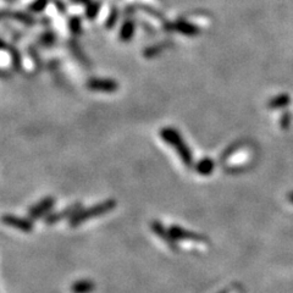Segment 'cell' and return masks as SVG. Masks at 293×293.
Returning a JSON list of instances; mask_svg holds the SVG:
<instances>
[{"label":"cell","mask_w":293,"mask_h":293,"mask_svg":"<svg viewBox=\"0 0 293 293\" xmlns=\"http://www.w3.org/2000/svg\"><path fill=\"white\" fill-rule=\"evenodd\" d=\"M116 205L117 202L115 201V199H107V201L94 204L93 207H90L88 209H81L79 213L75 214L70 219V226L77 227L80 226L81 224L86 223V221L103 216V215L110 213L111 210H114V209L116 208Z\"/></svg>","instance_id":"6da1fadb"},{"label":"cell","mask_w":293,"mask_h":293,"mask_svg":"<svg viewBox=\"0 0 293 293\" xmlns=\"http://www.w3.org/2000/svg\"><path fill=\"white\" fill-rule=\"evenodd\" d=\"M160 137L163 138V141L169 143V144L179 153L180 159L187 167L192 166L193 164L192 153L189 151L188 145H187L185 141H183L182 137H181L179 131L173 129V127H164V129L160 131Z\"/></svg>","instance_id":"7a4b0ae2"},{"label":"cell","mask_w":293,"mask_h":293,"mask_svg":"<svg viewBox=\"0 0 293 293\" xmlns=\"http://www.w3.org/2000/svg\"><path fill=\"white\" fill-rule=\"evenodd\" d=\"M164 30L166 32H179L183 36H188V37H194L199 34V29L194 25L188 22V21L185 20H177L174 21V22H164Z\"/></svg>","instance_id":"3957f363"},{"label":"cell","mask_w":293,"mask_h":293,"mask_svg":"<svg viewBox=\"0 0 293 293\" xmlns=\"http://www.w3.org/2000/svg\"><path fill=\"white\" fill-rule=\"evenodd\" d=\"M87 88L92 92L101 93H114L118 89V83L111 79H98V77H92L87 81Z\"/></svg>","instance_id":"277c9868"},{"label":"cell","mask_w":293,"mask_h":293,"mask_svg":"<svg viewBox=\"0 0 293 293\" xmlns=\"http://www.w3.org/2000/svg\"><path fill=\"white\" fill-rule=\"evenodd\" d=\"M55 205V198L54 197H45L42 201L34 204L32 208L29 210V217L31 220H37L40 217H45L46 215L51 214L52 209Z\"/></svg>","instance_id":"5b68a950"},{"label":"cell","mask_w":293,"mask_h":293,"mask_svg":"<svg viewBox=\"0 0 293 293\" xmlns=\"http://www.w3.org/2000/svg\"><path fill=\"white\" fill-rule=\"evenodd\" d=\"M2 223L6 226L18 230V231H22V232L33 231V220H31V219L18 217L11 214H4L2 216Z\"/></svg>","instance_id":"8992f818"},{"label":"cell","mask_w":293,"mask_h":293,"mask_svg":"<svg viewBox=\"0 0 293 293\" xmlns=\"http://www.w3.org/2000/svg\"><path fill=\"white\" fill-rule=\"evenodd\" d=\"M151 229H152V231L161 239V241H163L164 243H166V246L170 249H173V251H177V249H179V246H177V239L171 235L170 230H166V227H165L160 221H158V220L152 221Z\"/></svg>","instance_id":"52a82bcc"},{"label":"cell","mask_w":293,"mask_h":293,"mask_svg":"<svg viewBox=\"0 0 293 293\" xmlns=\"http://www.w3.org/2000/svg\"><path fill=\"white\" fill-rule=\"evenodd\" d=\"M81 209H82V204L77 202V203H74L72 205H70V207L65 208L64 210L58 211V213L48 214L44 217V221H45L46 225H54V224L59 223V221L68 219V217L71 219V217H72L75 214L79 213Z\"/></svg>","instance_id":"ba28073f"},{"label":"cell","mask_w":293,"mask_h":293,"mask_svg":"<svg viewBox=\"0 0 293 293\" xmlns=\"http://www.w3.org/2000/svg\"><path fill=\"white\" fill-rule=\"evenodd\" d=\"M169 230H170L171 235L175 237L177 241H198V242L207 241V238L202 235L188 231V230L182 229V227H180V226H171Z\"/></svg>","instance_id":"9c48e42d"},{"label":"cell","mask_w":293,"mask_h":293,"mask_svg":"<svg viewBox=\"0 0 293 293\" xmlns=\"http://www.w3.org/2000/svg\"><path fill=\"white\" fill-rule=\"evenodd\" d=\"M68 48H70V51L71 53L74 54V57L79 60L81 64L83 65L85 67H90L92 66V64H90V61H89V59L87 58V55H86V53L82 51V46L80 45V43L77 42L76 39H70L68 40Z\"/></svg>","instance_id":"30bf717a"},{"label":"cell","mask_w":293,"mask_h":293,"mask_svg":"<svg viewBox=\"0 0 293 293\" xmlns=\"http://www.w3.org/2000/svg\"><path fill=\"white\" fill-rule=\"evenodd\" d=\"M0 51H6L9 54L11 55V61H12V66L16 71L22 70V58H21L20 52L17 49H15L12 45L6 44L4 40L0 39Z\"/></svg>","instance_id":"8fae6325"},{"label":"cell","mask_w":293,"mask_h":293,"mask_svg":"<svg viewBox=\"0 0 293 293\" xmlns=\"http://www.w3.org/2000/svg\"><path fill=\"white\" fill-rule=\"evenodd\" d=\"M135 31H136V22L132 20V18H127L123 26H121L120 34H118L121 42L124 43L130 42V40L132 39L133 34H135Z\"/></svg>","instance_id":"7c38bea8"},{"label":"cell","mask_w":293,"mask_h":293,"mask_svg":"<svg viewBox=\"0 0 293 293\" xmlns=\"http://www.w3.org/2000/svg\"><path fill=\"white\" fill-rule=\"evenodd\" d=\"M95 289L94 281L89 279H82L79 281H75L71 286L72 293H92Z\"/></svg>","instance_id":"4fadbf2b"},{"label":"cell","mask_w":293,"mask_h":293,"mask_svg":"<svg viewBox=\"0 0 293 293\" xmlns=\"http://www.w3.org/2000/svg\"><path fill=\"white\" fill-rule=\"evenodd\" d=\"M214 167H215L214 161L209 158L202 159V160L199 161L197 165H196V170H197V173L201 174V175H204V176L210 175V174L213 173Z\"/></svg>","instance_id":"5bb4252c"},{"label":"cell","mask_w":293,"mask_h":293,"mask_svg":"<svg viewBox=\"0 0 293 293\" xmlns=\"http://www.w3.org/2000/svg\"><path fill=\"white\" fill-rule=\"evenodd\" d=\"M167 42H163V43H158V44H154V45H151L148 46V48H145L144 53H143V55H144V58L146 59H153L155 58L157 55L161 54L165 49L167 48Z\"/></svg>","instance_id":"9a60e30c"},{"label":"cell","mask_w":293,"mask_h":293,"mask_svg":"<svg viewBox=\"0 0 293 293\" xmlns=\"http://www.w3.org/2000/svg\"><path fill=\"white\" fill-rule=\"evenodd\" d=\"M11 17L14 20L18 21V22L26 25V26H33L36 23V18H34L30 12H23V11H15L11 12Z\"/></svg>","instance_id":"2e32d148"},{"label":"cell","mask_w":293,"mask_h":293,"mask_svg":"<svg viewBox=\"0 0 293 293\" xmlns=\"http://www.w3.org/2000/svg\"><path fill=\"white\" fill-rule=\"evenodd\" d=\"M101 2H90L86 8V17L90 21L95 20L99 15V11H101Z\"/></svg>","instance_id":"e0dca14e"},{"label":"cell","mask_w":293,"mask_h":293,"mask_svg":"<svg viewBox=\"0 0 293 293\" xmlns=\"http://www.w3.org/2000/svg\"><path fill=\"white\" fill-rule=\"evenodd\" d=\"M68 29L74 36H80L82 33V20L80 16H72L68 20Z\"/></svg>","instance_id":"ac0fdd59"},{"label":"cell","mask_w":293,"mask_h":293,"mask_svg":"<svg viewBox=\"0 0 293 293\" xmlns=\"http://www.w3.org/2000/svg\"><path fill=\"white\" fill-rule=\"evenodd\" d=\"M55 42H57V34L53 31H46L39 38V44L42 46H52Z\"/></svg>","instance_id":"d6986e66"},{"label":"cell","mask_w":293,"mask_h":293,"mask_svg":"<svg viewBox=\"0 0 293 293\" xmlns=\"http://www.w3.org/2000/svg\"><path fill=\"white\" fill-rule=\"evenodd\" d=\"M49 3H51V0H34L32 4L29 6V11L33 12V14H38V12L45 10Z\"/></svg>","instance_id":"ffe728a7"},{"label":"cell","mask_w":293,"mask_h":293,"mask_svg":"<svg viewBox=\"0 0 293 293\" xmlns=\"http://www.w3.org/2000/svg\"><path fill=\"white\" fill-rule=\"evenodd\" d=\"M118 16H120V11H118V9L114 8L113 10L110 11V14L108 15L107 17V21H105V27L109 30H111L113 27L116 25L117 20H118Z\"/></svg>","instance_id":"44dd1931"},{"label":"cell","mask_w":293,"mask_h":293,"mask_svg":"<svg viewBox=\"0 0 293 293\" xmlns=\"http://www.w3.org/2000/svg\"><path fill=\"white\" fill-rule=\"evenodd\" d=\"M289 103V98L288 95H279L277 98H274L273 101L270 102V108H275V109H279V108H285L286 105H287Z\"/></svg>","instance_id":"7402d4cb"},{"label":"cell","mask_w":293,"mask_h":293,"mask_svg":"<svg viewBox=\"0 0 293 293\" xmlns=\"http://www.w3.org/2000/svg\"><path fill=\"white\" fill-rule=\"evenodd\" d=\"M29 54L33 58V61H34V64H36L37 68L42 66V64H40V58H38V53H37L36 49H34V48H29ZM38 70H39V68H38Z\"/></svg>","instance_id":"603a6c76"},{"label":"cell","mask_w":293,"mask_h":293,"mask_svg":"<svg viewBox=\"0 0 293 293\" xmlns=\"http://www.w3.org/2000/svg\"><path fill=\"white\" fill-rule=\"evenodd\" d=\"M53 3H54V5L57 6V9L61 12V14H65V11H66V8H65L64 3H62L61 0H53Z\"/></svg>","instance_id":"cb8c5ba5"},{"label":"cell","mask_w":293,"mask_h":293,"mask_svg":"<svg viewBox=\"0 0 293 293\" xmlns=\"http://www.w3.org/2000/svg\"><path fill=\"white\" fill-rule=\"evenodd\" d=\"M11 16V11L10 10H0V21L4 20L6 17Z\"/></svg>","instance_id":"d4e9b609"},{"label":"cell","mask_w":293,"mask_h":293,"mask_svg":"<svg viewBox=\"0 0 293 293\" xmlns=\"http://www.w3.org/2000/svg\"><path fill=\"white\" fill-rule=\"evenodd\" d=\"M289 201H291L292 203H293V193H292V194H289Z\"/></svg>","instance_id":"484cf974"},{"label":"cell","mask_w":293,"mask_h":293,"mask_svg":"<svg viewBox=\"0 0 293 293\" xmlns=\"http://www.w3.org/2000/svg\"><path fill=\"white\" fill-rule=\"evenodd\" d=\"M6 2H8V3H14L15 0H6Z\"/></svg>","instance_id":"4316f807"}]
</instances>
